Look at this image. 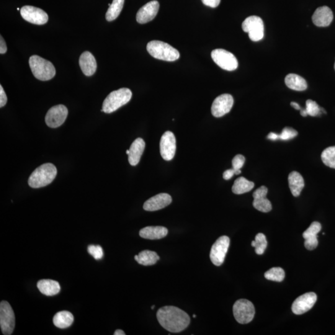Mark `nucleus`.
<instances>
[{"mask_svg": "<svg viewBox=\"0 0 335 335\" xmlns=\"http://www.w3.org/2000/svg\"><path fill=\"white\" fill-rule=\"evenodd\" d=\"M68 110L66 106L59 104L52 107L46 116V123L48 127L58 128L65 122Z\"/></svg>", "mask_w": 335, "mask_h": 335, "instance_id": "9b49d317", "label": "nucleus"}, {"mask_svg": "<svg viewBox=\"0 0 335 335\" xmlns=\"http://www.w3.org/2000/svg\"><path fill=\"white\" fill-rule=\"evenodd\" d=\"M56 174L58 170L53 164H43L37 168L30 174L28 184L32 188L45 187L54 181Z\"/></svg>", "mask_w": 335, "mask_h": 335, "instance_id": "f03ea898", "label": "nucleus"}, {"mask_svg": "<svg viewBox=\"0 0 335 335\" xmlns=\"http://www.w3.org/2000/svg\"><path fill=\"white\" fill-rule=\"evenodd\" d=\"M154 306H152L151 308L152 309V310H154Z\"/></svg>", "mask_w": 335, "mask_h": 335, "instance_id": "de8ad7c7", "label": "nucleus"}, {"mask_svg": "<svg viewBox=\"0 0 335 335\" xmlns=\"http://www.w3.org/2000/svg\"><path fill=\"white\" fill-rule=\"evenodd\" d=\"M212 60L221 68L228 71H234L238 67V60L230 52L218 48L211 52Z\"/></svg>", "mask_w": 335, "mask_h": 335, "instance_id": "1a4fd4ad", "label": "nucleus"}, {"mask_svg": "<svg viewBox=\"0 0 335 335\" xmlns=\"http://www.w3.org/2000/svg\"><path fill=\"white\" fill-rule=\"evenodd\" d=\"M300 110L302 116L306 117V116H308V113H306V109H301Z\"/></svg>", "mask_w": 335, "mask_h": 335, "instance_id": "a18cd8bd", "label": "nucleus"}, {"mask_svg": "<svg viewBox=\"0 0 335 335\" xmlns=\"http://www.w3.org/2000/svg\"><path fill=\"white\" fill-rule=\"evenodd\" d=\"M29 64L34 76L40 80H50L56 76V70L53 64L40 56H30Z\"/></svg>", "mask_w": 335, "mask_h": 335, "instance_id": "39448f33", "label": "nucleus"}, {"mask_svg": "<svg viewBox=\"0 0 335 335\" xmlns=\"http://www.w3.org/2000/svg\"><path fill=\"white\" fill-rule=\"evenodd\" d=\"M333 20V12L328 6L318 8L312 16L314 24L318 27L328 26Z\"/></svg>", "mask_w": 335, "mask_h": 335, "instance_id": "aec40b11", "label": "nucleus"}, {"mask_svg": "<svg viewBox=\"0 0 335 335\" xmlns=\"http://www.w3.org/2000/svg\"><path fill=\"white\" fill-rule=\"evenodd\" d=\"M132 96V92L127 88L112 92L103 102L102 112L108 114L114 112L130 102Z\"/></svg>", "mask_w": 335, "mask_h": 335, "instance_id": "7ed1b4c3", "label": "nucleus"}, {"mask_svg": "<svg viewBox=\"0 0 335 335\" xmlns=\"http://www.w3.org/2000/svg\"><path fill=\"white\" fill-rule=\"evenodd\" d=\"M230 246V238L226 236H222L214 244L210 252L211 262L216 266L223 264L226 252Z\"/></svg>", "mask_w": 335, "mask_h": 335, "instance_id": "9d476101", "label": "nucleus"}, {"mask_svg": "<svg viewBox=\"0 0 335 335\" xmlns=\"http://www.w3.org/2000/svg\"><path fill=\"white\" fill-rule=\"evenodd\" d=\"M7 52V46L6 42L2 37V36H0V54H4Z\"/></svg>", "mask_w": 335, "mask_h": 335, "instance_id": "a19ab883", "label": "nucleus"}, {"mask_svg": "<svg viewBox=\"0 0 335 335\" xmlns=\"http://www.w3.org/2000/svg\"><path fill=\"white\" fill-rule=\"evenodd\" d=\"M172 202L171 196L166 193H160L146 200L143 208L145 210L153 212L167 207Z\"/></svg>", "mask_w": 335, "mask_h": 335, "instance_id": "a211bd4d", "label": "nucleus"}, {"mask_svg": "<svg viewBox=\"0 0 335 335\" xmlns=\"http://www.w3.org/2000/svg\"><path fill=\"white\" fill-rule=\"evenodd\" d=\"M160 149L161 156L164 160L170 161L174 158L176 150V142L174 133L170 131L164 133L161 138Z\"/></svg>", "mask_w": 335, "mask_h": 335, "instance_id": "ddd939ff", "label": "nucleus"}, {"mask_svg": "<svg viewBox=\"0 0 335 335\" xmlns=\"http://www.w3.org/2000/svg\"><path fill=\"white\" fill-rule=\"evenodd\" d=\"M168 230L166 228L162 226H146L139 232L140 237L148 240H159L166 237Z\"/></svg>", "mask_w": 335, "mask_h": 335, "instance_id": "5701e85b", "label": "nucleus"}, {"mask_svg": "<svg viewBox=\"0 0 335 335\" xmlns=\"http://www.w3.org/2000/svg\"><path fill=\"white\" fill-rule=\"evenodd\" d=\"M134 258L138 264L144 266H152L156 264L160 260V257L156 252L144 250L139 252L138 255H136Z\"/></svg>", "mask_w": 335, "mask_h": 335, "instance_id": "cd10ccee", "label": "nucleus"}, {"mask_svg": "<svg viewBox=\"0 0 335 335\" xmlns=\"http://www.w3.org/2000/svg\"><path fill=\"white\" fill-rule=\"evenodd\" d=\"M124 4V0H113L106 14V19L108 22H112L120 16L123 8Z\"/></svg>", "mask_w": 335, "mask_h": 335, "instance_id": "c756f323", "label": "nucleus"}, {"mask_svg": "<svg viewBox=\"0 0 335 335\" xmlns=\"http://www.w3.org/2000/svg\"><path fill=\"white\" fill-rule=\"evenodd\" d=\"M306 110L308 116L313 117L318 116L322 112L318 103L311 100H306Z\"/></svg>", "mask_w": 335, "mask_h": 335, "instance_id": "72a5a7b5", "label": "nucleus"}, {"mask_svg": "<svg viewBox=\"0 0 335 335\" xmlns=\"http://www.w3.org/2000/svg\"><path fill=\"white\" fill-rule=\"evenodd\" d=\"M38 288L40 292L47 296H53L60 291V286L56 280H40L37 284Z\"/></svg>", "mask_w": 335, "mask_h": 335, "instance_id": "b1692460", "label": "nucleus"}, {"mask_svg": "<svg viewBox=\"0 0 335 335\" xmlns=\"http://www.w3.org/2000/svg\"><path fill=\"white\" fill-rule=\"evenodd\" d=\"M146 143L142 138H138L134 141L130 148V154H128V162L132 166H136L140 160Z\"/></svg>", "mask_w": 335, "mask_h": 335, "instance_id": "4be33fe9", "label": "nucleus"}, {"mask_svg": "<svg viewBox=\"0 0 335 335\" xmlns=\"http://www.w3.org/2000/svg\"><path fill=\"white\" fill-rule=\"evenodd\" d=\"M321 229V224L318 222H314L303 233V237L305 239L304 244L308 250H313L318 247V234L320 232Z\"/></svg>", "mask_w": 335, "mask_h": 335, "instance_id": "6ab92c4d", "label": "nucleus"}, {"mask_svg": "<svg viewBox=\"0 0 335 335\" xmlns=\"http://www.w3.org/2000/svg\"><path fill=\"white\" fill-rule=\"evenodd\" d=\"M233 312L234 318L238 323L247 324L254 319L255 309L252 302L246 300H239L234 304Z\"/></svg>", "mask_w": 335, "mask_h": 335, "instance_id": "423d86ee", "label": "nucleus"}, {"mask_svg": "<svg viewBox=\"0 0 335 335\" xmlns=\"http://www.w3.org/2000/svg\"><path fill=\"white\" fill-rule=\"evenodd\" d=\"M157 320L160 326L172 333L184 330L190 324L189 315L182 309L174 306H166L159 309Z\"/></svg>", "mask_w": 335, "mask_h": 335, "instance_id": "f257e3e1", "label": "nucleus"}, {"mask_svg": "<svg viewBox=\"0 0 335 335\" xmlns=\"http://www.w3.org/2000/svg\"><path fill=\"white\" fill-rule=\"evenodd\" d=\"M268 192V188L262 186L255 190L252 194V197L254 198L252 205L260 212H269L272 210V203L266 198Z\"/></svg>", "mask_w": 335, "mask_h": 335, "instance_id": "f3484780", "label": "nucleus"}, {"mask_svg": "<svg viewBox=\"0 0 335 335\" xmlns=\"http://www.w3.org/2000/svg\"><path fill=\"white\" fill-rule=\"evenodd\" d=\"M285 84L288 88L295 91L302 92L308 88L306 80L297 74H288L285 78Z\"/></svg>", "mask_w": 335, "mask_h": 335, "instance_id": "a878e982", "label": "nucleus"}, {"mask_svg": "<svg viewBox=\"0 0 335 335\" xmlns=\"http://www.w3.org/2000/svg\"><path fill=\"white\" fill-rule=\"evenodd\" d=\"M288 182L291 193L294 196L298 197L304 187L303 177L300 172H292L288 175Z\"/></svg>", "mask_w": 335, "mask_h": 335, "instance_id": "393cba45", "label": "nucleus"}, {"mask_svg": "<svg viewBox=\"0 0 335 335\" xmlns=\"http://www.w3.org/2000/svg\"><path fill=\"white\" fill-rule=\"evenodd\" d=\"M290 105L292 106L296 110H301V108L300 107V104H298V103L297 102H292L290 103Z\"/></svg>", "mask_w": 335, "mask_h": 335, "instance_id": "37998d69", "label": "nucleus"}, {"mask_svg": "<svg viewBox=\"0 0 335 335\" xmlns=\"http://www.w3.org/2000/svg\"><path fill=\"white\" fill-rule=\"evenodd\" d=\"M8 98L4 88L0 85V107L2 108L6 105Z\"/></svg>", "mask_w": 335, "mask_h": 335, "instance_id": "4c0bfd02", "label": "nucleus"}, {"mask_svg": "<svg viewBox=\"0 0 335 335\" xmlns=\"http://www.w3.org/2000/svg\"><path fill=\"white\" fill-rule=\"evenodd\" d=\"M246 158L242 154H237L232 160V168L236 171V174H241V168L244 166Z\"/></svg>", "mask_w": 335, "mask_h": 335, "instance_id": "f704fd0d", "label": "nucleus"}, {"mask_svg": "<svg viewBox=\"0 0 335 335\" xmlns=\"http://www.w3.org/2000/svg\"><path fill=\"white\" fill-rule=\"evenodd\" d=\"M88 252L89 254H91L95 260H100L103 257L102 248L100 246L90 244V246L88 247Z\"/></svg>", "mask_w": 335, "mask_h": 335, "instance_id": "c9c22d12", "label": "nucleus"}, {"mask_svg": "<svg viewBox=\"0 0 335 335\" xmlns=\"http://www.w3.org/2000/svg\"><path fill=\"white\" fill-rule=\"evenodd\" d=\"M264 278L272 282H282L285 278V272L282 268H272L264 273Z\"/></svg>", "mask_w": 335, "mask_h": 335, "instance_id": "2f4dec72", "label": "nucleus"}, {"mask_svg": "<svg viewBox=\"0 0 335 335\" xmlns=\"http://www.w3.org/2000/svg\"><path fill=\"white\" fill-rule=\"evenodd\" d=\"M268 242L266 236L264 234H258L255 236V240L252 242V246L254 247L255 252L257 254L261 255L264 254L266 249Z\"/></svg>", "mask_w": 335, "mask_h": 335, "instance_id": "7c9ffc66", "label": "nucleus"}, {"mask_svg": "<svg viewBox=\"0 0 335 335\" xmlns=\"http://www.w3.org/2000/svg\"><path fill=\"white\" fill-rule=\"evenodd\" d=\"M298 135V132L292 128H285L280 135V138L282 140H288L294 138Z\"/></svg>", "mask_w": 335, "mask_h": 335, "instance_id": "e433bc0d", "label": "nucleus"}, {"mask_svg": "<svg viewBox=\"0 0 335 335\" xmlns=\"http://www.w3.org/2000/svg\"><path fill=\"white\" fill-rule=\"evenodd\" d=\"M146 50L154 58L159 60L174 62L180 58V52L166 42L152 40L146 46Z\"/></svg>", "mask_w": 335, "mask_h": 335, "instance_id": "20e7f679", "label": "nucleus"}, {"mask_svg": "<svg viewBox=\"0 0 335 335\" xmlns=\"http://www.w3.org/2000/svg\"><path fill=\"white\" fill-rule=\"evenodd\" d=\"M244 32L248 33L250 38L254 42L261 40L264 37V23L261 18L249 16L242 23Z\"/></svg>", "mask_w": 335, "mask_h": 335, "instance_id": "0eeeda50", "label": "nucleus"}, {"mask_svg": "<svg viewBox=\"0 0 335 335\" xmlns=\"http://www.w3.org/2000/svg\"><path fill=\"white\" fill-rule=\"evenodd\" d=\"M74 320V316L68 311H61L54 316V326L59 328H66L70 326Z\"/></svg>", "mask_w": 335, "mask_h": 335, "instance_id": "bb28decb", "label": "nucleus"}, {"mask_svg": "<svg viewBox=\"0 0 335 335\" xmlns=\"http://www.w3.org/2000/svg\"><path fill=\"white\" fill-rule=\"evenodd\" d=\"M126 154H130V150H128L127 151H126Z\"/></svg>", "mask_w": 335, "mask_h": 335, "instance_id": "49530a36", "label": "nucleus"}, {"mask_svg": "<svg viewBox=\"0 0 335 335\" xmlns=\"http://www.w3.org/2000/svg\"><path fill=\"white\" fill-rule=\"evenodd\" d=\"M114 335H125L126 334L124 332L122 331V330H116L114 334Z\"/></svg>", "mask_w": 335, "mask_h": 335, "instance_id": "c03bdc74", "label": "nucleus"}, {"mask_svg": "<svg viewBox=\"0 0 335 335\" xmlns=\"http://www.w3.org/2000/svg\"><path fill=\"white\" fill-rule=\"evenodd\" d=\"M23 19L32 24H45L48 20L47 14L44 10L32 6H24L20 10Z\"/></svg>", "mask_w": 335, "mask_h": 335, "instance_id": "f8f14e48", "label": "nucleus"}, {"mask_svg": "<svg viewBox=\"0 0 335 335\" xmlns=\"http://www.w3.org/2000/svg\"><path fill=\"white\" fill-rule=\"evenodd\" d=\"M318 296L310 292L300 296L294 302L292 306V312L296 315H302L310 310L315 305Z\"/></svg>", "mask_w": 335, "mask_h": 335, "instance_id": "2eb2a0df", "label": "nucleus"}, {"mask_svg": "<svg viewBox=\"0 0 335 335\" xmlns=\"http://www.w3.org/2000/svg\"><path fill=\"white\" fill-rule=\"evenodd\" d=\"M159 2L156 0L148 2L138 10L136 20L140 24H146L153 20L158 14Z\"/></svg>", "mask_w": 335, "mask_h": 335, "instance_id": "dca6fc26", "label": "nucleus"}, {"mask_svg": "<svg viewBox=\"0 0 335 335\" xmlns=\"http://www.w3.org/2000/svg\"><path fill=\"white\" fill-rule=\"evenodd\" d=\"M234 105V98L232 95L223 94L216 98L211 107V112L214 116L220 118L230 112Z\"/></svg>", "mask_w": 335, "mask_h": 335, "instance_id": "4468645a", "label": "nucleus"}, {"mask_svg": "<svg viewBox=\"0 0 335 335\" xmlns=\"http://www.w3.org/2000/svg\"><path fill=\"white\" fill-rule=\"evenodd\" d=\"M334 70H335V63H334Z\"/></svg>", "mask_w": 335, "mask_h": 335, "instance_id": "8fccbe9b", "label": "nucleus"}, {"mask_svg": "<svg viewBox=\"0 0 335 335\" xmlns=\"http://www.w3.org/2000/svg\"><path fill=\"white\" fill-rule=\"evenodd\" d=\"M0 326L2 334L10 335L15 327V316L10 304L6 301L0 304Z\"/></svg>", "mask_w": 335, "mask_h": 335, "instance_id": "6e6552de", "label": "nucleus"}, {"mask_svg": "<svg viewBox=\"0 0 335 335\" xmlns=\"http://www.w3.org/2000/svg\"><path fill=\"white\" fill-rule=\"evenodd\" d=\"M254 186V182H250L246 178L240 177L234 182L232 192L236 194H242L248 192Z\"/></svg>", "mask_w": 335, "mask_h": 335, "instance_id": "c85d7f7f", "label": "nucleus"}, {"mask_svg": "<svg viewBox=\"0 0 335 335\" xmlns=\"http://www.w3.org/2000/svg\"><path fill=\"white\" fill-rule=\"evenodd\" d=\"M234 174H236V171L233 168L226 170L223 174L224 179L226 180H230Z\"/></svg>", "mask_w": 335, "mask_h": 335, "instance_id": "ea45409f", "label": "nucleus"}, {"mask_svg": "<svg viewBox=\"0 0 335 335\" xmlns=\"http://www.w3.org/2000/svg\"><path fill=\"white\" fill-rule=\"evenodd\" d=\"M268 138L272 140H276L280 138V135H278V134L274 132H270L269 135L268 136Z\"/></svg>", "mask_w": 335, "mask_h": 335, "instance_id": "79ce46f5", "label": "nucleus"}, {"mask_svg": "<svg viewBox=\"0 0 335 335\" xmlns=\"http://www.w3.org/2000/svg\"><path fill=\"white\" fill-rule=\"evenodd\" d=\"M193 318H196V316L195 314H194V315H193Z\"/></svg>", "mask_w": 335, "mask_h": 335, "instance_id": "09e8293b", "label": "nucleus"}, {"mask_svg": "<svg viewBox=\"0 0 335 335\" xmlns=\"http://www.w3.org/2000/svg\"><path fill=\"white\" fill-rule=\"evenodd\" d=\"M321 157L326 166L335 169V146L326 148L322 152Z\"/></svg>", "mask_w": 335, "mask_h": 335, "instance_id": "473e14b6", "label": "nucleus"}, {"mask_svg": "<svg viewBox=\"0 0 335 335\" xmlns=\"http://www.w3.org/2000/svg\"><path fill=\"white\" fill-rule=\"evenodd\" d=\"M201 1H202L203 4H205L206 6L216 8L220 4L221 0H201Z\"/></svg>", "mask_w": 335, "mask_h": 335, "instance_id": "58836bf2", "label": "nucleus"}, {"mask_svg": "<svg viewBox=\"0 0 335 335\" xmlns=\"http://www.w3.org/2000/svg\"><path fill=\"white\" fill-rule=\"evenodd\" d=\"M79 65L82 72L87 76L94 74L97 69V62L94 56L88 51L84 52L79 59Z\"/></svg>", "mask_w": 335, "mask_h": 335, "instance_id": "412c9836", "label": "nucleus"}]
</instances>
